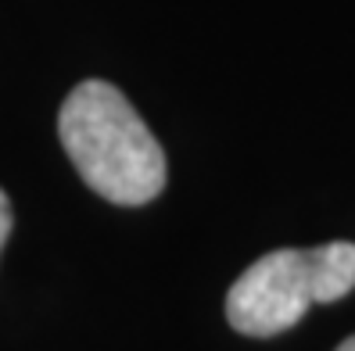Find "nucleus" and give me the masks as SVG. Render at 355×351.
Wrapping results in <instances>:
<instances>
[{
    "label": "nucleus",
    "instance_id": "1",
    "mask_svg": "<svg viewBox=\"0 0 355 351\" xmlns=\"http://www.w3.org/2000/svg\"><path fill=\"white\" fill-rule=\"evenodd\" d=\"M58 136L83 183L112 204H148L165 187V151L122 90L87 79L65 97Z\"/></svg>",
    "mask_w": 355,
    "mask_h": 351
},
{
    "label": "nucleus",
    "instance_id": "2",
    "mask_svg": "<svg viewBox=\"0 0 355 351\" xmlns=\"http://www.w3.org/2000/svg\"><path fill=\"white\" fill-rule=\"evenodd\" d=\"M355 287V244L334 240L309 251H269L241 273L226 294V319L237 334L273 337L312 305L345 298Z\"/></svg>",
    "mask_w": 355,
    "mask_h": 351
},
{
    "label": "nucleus",
    "instance_id": "3",
    "mask_svg": "<svg viewBox=\"0 0 355 351\" xmlns=\"http://www.w3.org/2000/svg\"><path fill=\"white\" fill-rule=\"evenodd\" d=\"M8 233H11V201H8L4 190H0V251H4Z\"/></svg>",
    "mask_w": 355,
    "mask_h": 351
},
{
    "label": "nucleus",
    "instance_id": "4",
    "mask_svg": "<svg viewBox=\"0 0 355 351\" xmlns=\"http://www.w3.org/2000/svg\"><path fill=\"white\" fill-rule=\"evenodd\" d=\"M338 351H355V337H348V341H341V344H338Z\"/></svg>",
    "mask_w": 355,
    "mask_h": 351
}]
</instances>
